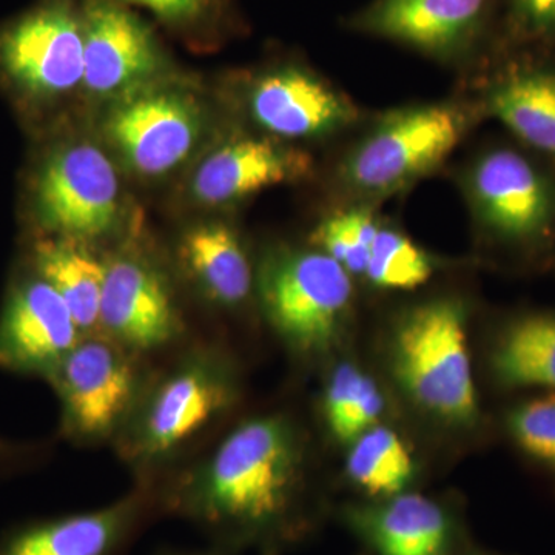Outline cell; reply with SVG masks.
<instances>
[{
  "instance_id": "14",
  "label": "cell",
  "mask_w": 555,
  "mask_h": 555,
  "mask_svg": "<svg viewBox=\"0 0 555 555\" xmlns=\"http://www.w3.org/2000/svg\"><path fill=\"white\" fill-rule=\"evenodd\" d=\"M250 109L259 126L292 139L334 133L357 118L349 100L299 68L262 76L251 90Z\"/></svg>"
},
{
  "instance_id": "9",
  "label": "cell",
  "mask_w": 555,
  "mask_h": 555,
  "mask_svg": "<svg viewBox=\"0 0 555 555\" xmlns=\"http://www.w3.org/2000/svg\"><path fill=\"white\" fill-rule=\"evenodd\" d=\"M469 189L478 217L500 238L534 241L553 225L554 182L516 150L496 149L481 156Z\"/></svg>"
},
{
  "instance_id": "30",
  "label": "cell",
  "mask_w": 555,
  "mask_h": 555,
  "mask_svg": "<svg viewBox=\"0 0 555 555\" xmlns=\"http://www.w3.org/2000/svg\"><path fill=\"white\" fill-rule=\"evenodd\" d=\"M192 555H219V554H210V553H206V554H192Z\"/></svg>"
},
{
  "instance_id": "5",
  "label": "cell",
  "mask_w": 555,
  "mask_h": 555,
  "mask_svg": "<svg viewBox=\"0 0 555 555\" xmlns=\"http://www.w3.org/2000/svg\"><path fill=\"white\" fill-rule=\"evenodd\" d=\"M463 118L449 105H418L386 116L347 158V184L386 195L423 177L459 144Z\"/></svg>"
},
{
  "instance_id": "21",
  "label": "cell",
  "mask_w": 555,
  "mask_h": 555,
  "mask_svg": "<svg viewBox=\"0 0 555 555\" xmlns=\"http://www.w3.org/2000/svg\"><path fill=\"white\" fill-rule=\"evenodd\" d=\"M38 275L61 295L80 332L100 324L105 264L93 257L79 241L50 238L35 248Z\"/></svg>"
},
{
  "instance_id": "12",
  "label": "cell",
  "mask_w": 555,
  "mask_h": 555,
  "mask_svg": "<svg viewBox=\"0 0 555 555\" xmlns=\"http://www.w3.org/2000/svg\"><path fill=\"white\" fill-rule=\"evenodd\" d=\"M100 324L130 352L159 349L177 337L179 321L166 281L134 258L105 264Z\"/></svg>"
},
{
  "instance_id": "3",
  "label": "cell",
  "mask_w": 555,
  "mask_h": 555,
  "mask_svg": "<svg viewBox=\"0 0 555 555\" xmlns=\"http://www.w3.org/2000/svg\"><path fill=\"white\" fill-rule=\"evenodd\" d=\"M236 397L238 386L228 361L210 352L195 353L134 408L124 454L141 465L167 459L224 414Z\"/></svg>"
},
{
  "instance_id": "18",
  "label": "cell",
  "mask_w": 555,
  "mask_h": 555,
  "mask_svg": "<svg viewBox=\"0 0 555 555\" xmlns=\"http://www.w3.org/2000/svg\"><path fill=\"white\" fill-rule=\"evenodd\" d=\"M357 520L379 555H443L447 551V514L426 496H390Z\"/></svg>"
},
{
  "instance_id": "23",
  "label": "cell",
  "mask_w": 555,
  "mask_h": 555,
  "mask_svg": "<svg viewBox=\"0 0 555 555\" xmlns=\"http://www.w3.org/2000/svg\"><path fill=\"white\" fill-rule=\"evenodd\" d=\"M414 460L400 437L374 426L352 441L347 474L371 495L396 496L414 477Z\"/></svg>"
},
{
  "instance_id": "25",
  "label": "cell",
  "mask_w": 555,
  "mask_h": 555,
  "mask_svg": "<svg viewBox=\"0 0 555 555\" xmlns=\"http://www.w3.org/2000/svg\"><path fill=\"white\" fill-rule=\"evenodd\" d=\"M433 272L429 257L411 240L396 230H378L364 273L375 286L408 291L425 284Z\"/></svg>"
},
{
  "instance_id": "17",
  "label": "cell",
  "mask_w": 555,
  "mask_h": 555,
  "mask_svg": "<svg viewBox=\"0 0 555 555\" xmlns=\"http://www.w3.org/2000/svg\"><path fill=\"white\" fill-rule=\"evenodd\" d=\"M485 5L486 0H378L364 25L416 49L444 51L476 28Z\"/></svg>"
},
{
  "instance_id": "8",
  "label": "cell",
  "mask_w": 555,
  "mask_h": 555,
  "mask_svg": "<svg viewBox=\"0 0 555 555\" xmlns=\"http://www.w3.org/2000/svg\"><path fill=\"white\" fill-rule=\"evenodd\" d=\"M35 196L43 228L61 238H98L118 218V177L94 145L76 144L54 153L40 170Z\"/></svg>"
},
{
  "instance_id": "7",
  "label": "cell",
  "mask_w": 555,
  "mask_h": 555,
  "mask_svg": "<svg viewBox=\"0 0 555 555\" xmlns=\"http://www.w3.org/2000/svg\"><path fill=\"white\" fill-rule=\"evenodd\" d=\"M0 73L33 98H54L83 82V28L50 0L0 27Z\"/></svg>"
},
{
  "instance_id": "13",
  "label": "cell",
  "mask_w": 555,
  "mask_h": 555,
  "mask_svg": "<svg viewBox=\"0 0 555 555\" xmlns=\"http://www.w3.org/2000/svg\"><path fill=\"white\" fill-rule=\"evenodd\" d=\"M82 28L83 83L93 93H118L150 78L158 68L152 33L115 3H91Z\"/></svg>"
},
{
  "instance_id": "22",
  "label": "cell",
  "mask_w": 555,
  "mask_h": 555,
  "mask_svg": "<svg viewBox=\"0 0 555 555\" xmlns=\"http://www.w3.org/2000/svg\"><path fill=\"white\" fill-rule=\"evenodd\" d=\"M492 367L507 386L555 392V315L534 313L509 324L496 341Z\"/></svg>"
},
{
  "instance_id": "6",
  "label": "cell",
  "mask_w": 555,
  "mask_h": 555,
  "mask_svg": "<svg viewBox=\"0 0 555 555\" xmlns=\"http://www.w3.org/2000/svg\"><path fill=\"white\" fill-rule=\"evenodd\" d=\"M129 352L113 339H80L50 375L67 436L105 440L129 422L141 385Z\"/></svg>"
},
{
  "instance_id": "2",
  "label": "cell",
  "mask_w": 555,
  "mask_h": 555,
  "mask_svg": "<svg viewBox=\"0 0 555 555\" xmlns=\"http://www.w3.org/2000/svg\"><path fill=\"white\" fill-rule=\"evenodd\" d=\"M397 377L416 404L452 423H469L478 411L467 347L465 310L452 299L412 309L393 338Z\"/></svg>"
},
{
  "instance_id": "19",
  "label": "cell",
  "mask_w": 555,
  "mask_h": 555,
  "mask_svg": "<svg viewBox=\"0 0 555 555\" xmlns=\"http://www.w3.org/2000/svg\"><path fill=\"white\" fill-rule=\"evenodd\" d=\"M489 108L526 145L555 159V69H521L496 83Z\"/></svg>"
},
{
  "instance_id": "20",
  "label": "cell",
  "mask_w": 555,
  "mask_h": 555,
  "mask_svg": "<svg viewBox=\"0 0 555 555\" xmlns=\"http://www.w3.org/2000/svg\"><path fill=\"white\" fill-rule=\"evenodd\" d=\"M181 258L201 288L221 305H238L250 294V262L235 233L222 224L190 230Z\"/></svg>"
},
{
  "instance_id": "24",
  "label": "cell",
  "mask_w": 555,
  "mask_h": 555,
  "mask_svg": "<svg viewBox=\"0 0 555 555\" xmlns=\"http://www.w3.org/2000/svg\"><path fill=\"white\" fill-rule=\"evenodd\" d=\"M383 409L385 400L374 379L349 363L335 369L324 393V415L332 436L352 443L377 426Z\"/></svg>"
},
{
  "instance_id": "10",
  "label": "cell",
  "mask_w": 555,
  "mask_h": 555,
  "mask_svg": "<svg viewBox=\"0 0 555 555\" xmlns=\"http://www.w3.org/2000/svg\"><path fill=\"white\" fill-rule=\"evenodd\" d=\"M80 328L43 278L14 288L0 317V369L49 379L80 341Z\"/></svg>"
},
{
  "instance_id": "11",
  "label": "cell",
  "mask_w": 555,
  "mask_h": 555,
  "mask_svg": "<svg viewBox=\"0 0 555 555\" xmlns=\"http://www.w3.org/2000/svg\"><path fill=\"white\" fill-rule=\"evenodd\" d=\"M198 108L171 91L145 93L122 102L107 120V134L134 170L149 177L178 167L195 147Z\"/></svg>"
},
{
  "instance_id": "16",
  "label": "cell",
  "mask_w": 555,
  "mask_h": 555,
  "mask_svg": "<svg viewBox=\"0 0 555 555\" xmlns=\"http://www.w3.org/2000/svg\"><path fill=\"white\" fill-rule=\"evenodd\" d=\"M305 159L261 139L230 142L201 164L193 193L214 206L232 203L297 177L306 170Z\"/></svg>"
},
{
  "instance_id": "1",
  "label": "cell",
  "mask_w": 555,
  "mask_h": 555,
  "mask_svg": "<svg viewBox=\"0 0 555 555\" xmlns=\"http://www.w3.org/2000/svg\"><path fill=\"white\" fill-rule=\"evenodd\" d=\"M299 448L283 416H259L236 427L188 478L173 505L207 528L257 531L291 506Z\"/></svg>"
},
{
  "instance_id": "15",
  "label": "cell",
  "mask_w": 555,
  "mask_h": 555,
  "mask_svg": "<svg viewBox=\"0 0 555 555\" xmlns=\"http://www.w3.org/2000/svg\"><path fill=\"white\" fill-rule=\"evenodd\" d=\"M142 509L141 496L130 495L91 513L31 525L0 543V555H118Z\"/></svg>"
},
{
  "instance_id": "29",
  "label": "cell",
  "mask_w": 555,
  "mask_h": 555,
  "mask_svg": "<svg viewBox=\"0 0 555 555\" xmlns=\"http://www.w3.org/2000/svg\"><path fill=\"white\" fill-rule=\"evenodd\" d=\"M517 9L532 30H555V0H517Z\"/></svg>"
},
{
  "instance_id": "27",
  "label": "cell",
  "mask_w": 555,
  "mask_h": 555,
  "mask_svg": "<svg viewBox=\"0 0 555 555\" xmlns=\"http://www.w3.org/2000/svg\"><path fill=\"white\" fill-rule=\"evenodd\" d=\"M509 429L526 454L555 469V392L520 404L509 416Z\"/></svg>"
},
{
  "instance_id": "28",
  "label": "cell",
  "mask_w": 555,
  "mask_h": 555,
  "mask_svg": "<svg viewBox=\"0 0 555 555\" xmlns=\"http://www.w3.org/2000/svg\"><path fill=\"white\" fill-rule=\"evenodd\" d=\"M167 21H188L203 10L206 0H129Z\"/></svg>"
},
{
  "instance_id": "4",
  "label": "cell",
  "mask_w": 555,
  "mask_h": 555,
  "mask_svg": "<svg viewBox=\"0 0 555 555\" xmlns=\"http://www.w3.org/2000/svg\"><path fill=\"white\" fill-rule=\"evenodd\" d=\"M269 321L288 345L321 352L337 338L352 299L349 272L321 251H283L259 276Z\"/></svg>"
},
{
  "instance_id": "26",
  "label": "cell",
  "mask_w": 555,
  "mask_h": 555,
  "mask_svg": "<svg viewBox=\"0 0 555 555\" xmlns=\"http://www.w3.org/2000/svg\"><path fill=\"white\" fill-rule=\"evenodd\" d=\"M378 224L371 211L349 210L318 225L312 243L349 273H366Z\"/></svg>"
}]
</instances>
